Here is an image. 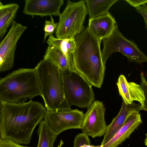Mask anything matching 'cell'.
Here are the masks:
<instances>
[{
  "mask_svg": "<svg viewBox=\"0 0 147 147\" xmlns=\"http://www.w3.org/2000/svg\"><path fill=\"white\" fill-rule=\"evenodd\" d=\"M84 115L83 111L77 109L47 110L44 120L50 129L59 135L66 130L81 129Z\"/></svg>",
  "mask_w": 147,
  "mask_h": 147,
  "instance_id": "cell-8",
  "label": "cell"
},
{
  "mask_svg": "<svg viewBox=\"0 0 147 147\" xmlns=\"http://www.w3.org/2000/svg\"><path fill=\"white\" fill-rule=\"evenodd\" d=\"M51 21L46 20L44 27L45 32L44 42H45L48 36L53 35L57 29L58 23H55L52 16H51Z\"/></svg>",
  "mask_w": 147,
  "mask_h": 147,
  "instance_id": "cell-23",
  "label": "cell"
},
{
  "mask_svg": "<svg viewBox=\"0 0 147 147\" xmlns=\"http://www.w3.org/2000/svg\"><path fill=\"white\" fill-rule=\"evenodd\" d=\"M37 132L39 137L37 147H53L58 134L50 129L44 120L39 123Z\"/></svg>",
  "mask_w": 147,
  "mask_h": 147,
  "instance_id": "cell-19",
  "label": "cell"
},
{
  "mask_svg": "<svg viewBox=\"0 0 147 147\" xmlns=\"http://www.w3.org/2000/svg\"><path fill=\"white\" fill-rule=\"evenodd\" d=\"M124 1L136 8L147 3V0H124Z\"/></svg>",
  "mask_w": 147,
  "mask_h": 147,
  "instance_id": "cell-27",
  "label": "cell"
},
{
  "mask_svg": "<svg viewBox=\"0 0 147 147\" xmlns=\"http://www.w3.org/2000/svg\"><path fill=\"white\" fill-rule=\"evenodd\" d=\"M142 110L141 104L132 102L131 104L127 105L123 101L121 109L117 115L114 117L111 123L107 126L104 138L101 145H104L109 141L117 131L124 125L129 114L135 110Z\"/></svg>",
  "mask_w": 147,
  "mask_h": 147,
  "instance_id": "cell-13",
  "label": "cell"
},
{
  "mask_svg": "<svg viewBox=\"0 0 147 147\" xmlns=\"http://www.w3.org/2000/svg\"><path fill=\"white\" fill-rule=\"evenodd\" d=\"M65 97L69 104L88 108L95 99L92 86L76 70H60Z\"/></svg>",
  "mask_w": 147,
  "mask_h": 147,
  "instance_id": "cell-5",
  "label": "cell"
},
{
  "mask_svg": "<svg viewBox=\"0 0 147 147\" xmlns=\"http://www.w3.org/2000/svg\"><path fill=\"white\" fill-rule=\"evenodd\" d=\"M102 40L103 47L102 56L105 65L108 58L116 52H119L126 57L130 62L142 64L147 62V56L140 49L133 40L127 39L122 35L118 26L109 36Z\"/></svg>",
  "mask_w": 147,
  "mask_h": 147,
  "instance_id": "cell-7",
  "label": "cell"
},
{
  "mask_svg": "<svg viewBox=\"0 0 147 147\" xmlns=\"http://www.w3.org/2000/svg\"><path fill=\"white\" fill-rule=\"evenodd\" d=\"M117 26L115 18L109 12L99 17L90 18L88 27L97 39L102 40L109 36Z\"/></svg>",
  "mask_w": 147,
  "mask_h": 147,
  "instance_id": "cell-14",
  "label": "cell"
},
{
  "mask_svg": "<svg viewBox=\"0 0 147 147\" xmlns=\"http://www.w3.org/2000/svg\"><path fill=\"white\" fill-rule=\"evenodd\" d=\"M140 76L141 77L140 86L144 92L145 97L144 106L142 109L147 111V81L143 73L141 74Z\"/></svg>",
  "mask_w": 147,
  "mask_h": 147,
  "instance_id": "cell-24",
  "label": "cell"
},
{
  "mask_svg": "<svg viewBox=\"0 0 147 147\" xmlns=\"http://www.w3.org/2000/svg\"><path fill=\"white\" fill-rule=\"evenodd\" d=\"M90 18L99 17L109 13L111 6L119 0H86Z\"/></svg>",
  "mask_w": 147,
  "mask_h": 147,
  "instance_id": "cell-17",
  "label": "cell"
},
{
  "mask_svg": "<svg viewBox=\"0 0 147 147\" xmlns=\"http://www.w3.org/2000/svg\"><path fill=\"white\" fill-rule=\"evenodd\" d=\"M27 27L14 21L0 43V71L10 70L13 66L17 44Z\"/></svg>",
  "mask_w": 147,
  "mask_h": 147,
  "instance_id": "cell-9",
  "label": "cell"
},
{
  "mask_svg": "<svg viewBox=\"0 0 147 147\" xmlns=\"http://www.w3.org/2000/svg\"><path fill=\"white\" fill-rule=\"evenodd\" d=\"M19 7L15 3L4 5L0 1V38L3 37L11 25Z\"/></svg>",
  "mask_w": 147,
  "mask_h": 147,
  "instance_id": "cell-15",
  "label": "cell"
},
{
  "mask_svg": "<svg viewBox=\"0 0 147 147\" xmlns=\"http://www.w3.org/2000/svg\"><path fill=\"white\" fill-rule=\"evenodd\" d=\"M37 73L42 95L47 110L71 109L65 94L62 78L59 68L49 60L43 59L35 68Z\"/></svg>",
  "mask_w": 147,
  "mask_h": 147,
  "instance_id": "cell-4",
  "label": "cell"
},
{
  "mask_svg": "<svg viewBox=\"0 0 147 147\" xmlns=\"http://www.w3.org/2000/svg\"><path fill=\"white\" fill-rule=\"evenodd\" d=\"M64 0H25L23 11L26 15L40 16H59L60 9Z\"/></svg>",
  "mask_w": 147,
  "mask_h": 147,
  "instance_id": "cell-11",
  "label": "cell"
},
{
  "mask_svg": "<svg viewBox=\"0 0 147 147\" xmlns=\"http://www.w3.org/2000/svg\"><path fill=\"white\" fill-rule=\"evenodd\" d=\"M47 111L37 101L13 103L0 100V138L29 144L34 129L45 118Z\"/></svg>",
  "mask_w": 147,
  "mask_h": 147,
  "instance_id": "cell-1",
  "label": "cell"
},
{
  "mask_svg": "<svg viewBox=\"0 0 147 147\" xmlns=\"http://www.w3.org/2000/svg\"><path fill=\"white\" fill-rule=\"evenodd\" d=\"M146 138L144 140V143L145 145L147 146V133L145 134Z\"/></svg>",
  "mask_w": 147,
  "mask_h": 147,
  "instance_id": "cell-28",
  "label": "cell"
},
{
  "mask_svg": "<svg viewBox=\"0 0 147 147\" xmlns=\"http://www.w3.org/2000/svg\"><path fill=\"white\" fill-rule=\"evenodd\" d=\"M140 111L135 110L127 116L123 126L109 141L100 147H117L126 139L142 123Z\"/></svg>",
  "mask_w": 147,
  "mask_h": 147,
  "instance_id": "cell-12",
  "label": "cell"
},
{
  "mask_svg": "<svg viewBox=\"0 0 147 147\" xmlns=\"http://www.w3.org/2000/svg\"><path fill=\"white\" fill-rule=\"evenodd\" d=\"M105 111L102 102L94 101L84 114L81 129L83 132L93 138L104 135L107 126L105 118Z\"/></svg>",
  "mask_w": 147,
  "mask_h": 147,
  "instance_id": "cell-10",
  "label": "cell"
},
{
  "mask_svg": "<svg viewBox=\"0 0 147 147\" xmlns=\"http://www.w3.org/2000/svg\"><path fill=\"white\" fill-rule=\"evenodd\" d=\"M47 42L49 46H53L59 48L67 59L73 64V55L76 47L75 38L61 39L51 35L49 36Z\"/></svg>",
  "mask_w": 147,
  "mask_h": 147,
  "instance_id": "cell-18",
  "label": "cell"
},
{
  "mask_svg": "<svg viewBox=\"0 0 147 147\" xmlns=\"http://www.w3.org/2000/svg\"><path fill=\"white\" fill-rule=\"evenodd\" d=\"M128 92L132 102L136 101L140 102L142 109L145 97L141 86L133 82H128Z\"/></svg>",
  "mask_w": 147,
  "mask_h": 147,
  "instance_id": "cell-20",
  "label": "cell"
},
{
  "mask_svg": "<svg viewBox=\"0 0 147 147\" xmlns=\"http://www.w3.org/2000/svg\"><path fill=\"white\" fill-rule=\"evenodd\" d=\"M88 13L85 1H67V6L59 16L56 38H75L84 29V24Z\"/></svg>",
  "mask_w": 147,
  "mask_h": 147,
  "instance_id": "cell-6",
  "label": "cell"
},
{
  "mask_svg": "<svg viewBox=\"0 0 147 147\" xmlns=\"http://www.w3.org/2000/svg\"><path fill=\"white\" fill-rule=\"evenodd\" d=\"M43 59L49 60L60 70H75L73 64L67 59L62 51L56 47L48 46Z\"/></svg>",
  "mask_w": 147,
  "mask_h": 147,
  "instance_id": "cell-16",
  "label": "cell"
},
{
  "mask_svg": "<svg viewBox=\"0 0 147 147\" xmlns=\"http://www.w3.org/2000/svg\"><path fill=\"white\" fill-rule=\"evenodd\" d=\"M0 147H30L20 144L12 141L0 138Z\"/></svg>",
  "mask_w": 147,
  "mask_h": 147,
  "instance_id": "cell-25",
  "label": "cell"
},
{
  "mask_svg": "<svg viewBox=\"0 0 147 147\" xmlns=\"http://www.w3.org/2000/svg\"><path fill=\"white\" fill-rule=\"evenodd\" d=\"M41 95L40 85L35 68H20L0 78V100L20 103Z\"/></svg>",
  "mask_w": 147,
  "mask_h": 147,
  "instance_id": "cell-3",
  "label": "cell"
},
{
  "mask_svg": "<svg viewBox=\"0 0 147 147\" xmlns=\"http://www.w3.org/2000/svg\"><path fill=\"white\" fill-rule=\"evenodd\" d=\"M76 47L73 55L75 70L92 86L100 88L105 69L102 56L101 40L97 39L88 27L75 38Z\"/></svg>",
  "mask_w": 147,
  "mask_h": 147,
  "instance_id": "cell-2",
  "label": "cell"
},
{
  "mask_svg": "<svg viewBox=\"0 0 147 147\" xmlns=\"http://www.w3.org/2000/svg\"><path fill=\"white\" fill-rule=\"evenodd\" d=\"M74 147H96L91 145L88 136L84 132L78 134L75 136Z\"/></svg>",
  "mask_w": 147,
  "mask_h": 147,
  "instance_id": "cell-22",
  "label": "cell"
},
{
  "mask_svg": "<svg viewBox=\"0 0 147 147\" xmlns=\"http://www.w3.org/2000/svg\"><path fill=\"white\" fill-rule=\"evenodd\" d=\"M119 94L123 100L127 105L131 104V101L128 92V82L123 75L119 76L117 83Z\"/></svg>",
  "mask_w": 147,
  "mask_h": 147,
  "instance_id": "cell-21",
  "label": "cell"
},
{
  "mask_svg": "<svg viewBox=\"0 0 147 147\" xmlns=\"http://www.w3.org/2000/svg\"><path fill=\"white\" fill-rule=\"evenodd\" d=\"M136 10L143 17L145 24V28H147V4H144L136 8Z\"/></svg>",
  "mask_w": 147,
  "mask_h": 147,
  "instance_id": "cell-26",
  "label": "cell"
}]
</instances>
